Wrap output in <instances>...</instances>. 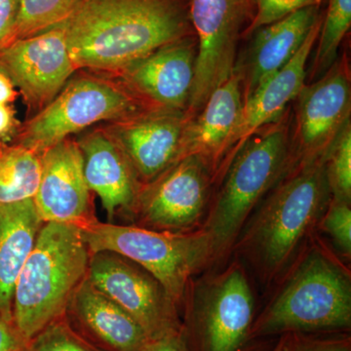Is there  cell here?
<instances>
[{"label": "cell", "mask_w": 351, "mask_h": 351, "mask_svg": "<svg viewBox=\"0 0 351 351\" xmlns=\"http://www.w3.org/2000/svg\"><path fill=\"white\" fill-rule=\"evenodd\" d=\"M318 6H307L257 29L234 71L241 80L244 103L290 62L319 18Z\"/></svg>", "instance_id": "cell-18"}, {"label": "cell", "mask_w": 351, "mask_h": 351, "mask_svg": "<svg viewBox=\"0 0 351 351\" xmlns=\"http://www.w3.org/2000/svg\"><path fill=\"white\" fill-rule=\"evenodd\" d=\"M0 69L29 106L41 110L62 91L76 66L59 25L4 46L0 49Z\"/></svg>", "instance_id": "cell-13"}, {"label": "cell", "mask_w": 351, "mask_h": 351, "mask_svg": "<svg viewBox=\"0 0 351 351\" xmlns=\"http://www.w3.org/2000/svg\"><path fill=\"white\" fill-rule=\"evenodd\" d=\"M90 253L80 226L44 223L15 286L13 324L29 343L66 315L85 280Z\"/></svg>", "instance_id": "cell-2"}, {"label": "cell", "mask_w": 351, "mask_h": 351, "mask_svg": "<svg viewBox=\"0 0 351 351\" xmlns=\"http://www.w3.org/2000/svg\"><path fill=\"white\" fill-rule=\"evenodd\" d=\"M317 2L318 0H251L252 18L245 34H253L299 9L317 5Z\"/></svg>", "instance_id": "cell-29"}, {"label": "cell", "mask_w": 351, "mask_h": 351, "mask_svg": "<svg viewBox=\"0 0 351 351\" xmlns=\"http://www.w3.org/2000/svg\"><path fill=\"white\" fill-rule=\"evenodd\" d=\"M10 78L0 69V105H11L17 97V91Z\"/></svg>", "instance_id": "cell-35"}, {"label": "cell", "mask_w": 351, "mask_h": 351, "mask_svg": "<svg viewBox=\"0 0 351 351\" xmlns=\"http://www.w3.org/2000/svg\"><path fill=\"white\" fill-rule=\"evenodd\" d=\"M40 175V156L22 145L0 143V204L34 199Z\"/></svg>", "instance_id": "cell-23"}, {"label": "cell", "mask_w": 351, "mask_h": 351, "mask_svg": "<svg viewBox=\"0 0 351 351\" xmlns=\"http://www.w3.org/2000/svg\"><path fill=\"white\" fill-rule=\"evenodd\" d=\"M191 119L186 112L145 110L114 122L108 132L144 184L177 161L182 133Z\"/></svg>", "instance_id": "cell-16"}, {"label": "cell", "mask_w": 351, "mask_h": 351, "mask_svg": "<svg viewBox=\"0 0 351 351\" xmlns=\"http://www.w3.org/2000/svg\"><path fill=\"white\" fill-rule=\"evenodd\" d=\"M25 351H105L73 329L64 315L53 321L27 343Z\"/></svg>", "instance_id": "cell-27"}, {"label": "cell", "mask_w": 351, "mask_h": 351, "mask_svg": "<svg viewBox=\"0 0 351 351\" xmlns=\"http://www.w3.org/2000/svg\"><path fill=\"white\" fill-rule=\"evenodd\" d=\"M263 203L244 244L265 269L276 270L293 255L332 199L323 158L290 171Z\"/></svg>", "instance_id": "cell-4"}, {"label": "cell", "mask_w": 351, "mask_h": 351, "mask_svg": "<svg viewBox=\"0 0 351 351\" xmlns=\"http://www.w3.org/2000/svg\"><path fill=\"white\" fill-rule=\"evenodd\" d=\"M20 0H0V49L12 40Z\"/></svg>", "instance_id": "cell-31"}, {"label": "cell", "mask_w": 351, "mask_h": 351, "mask_svg": "<svg viewBox=\"0 0 351 351\" xmlns=\"http://www.w3.org/2000/svg\"><path fill=\"white\" fill-rule=\"evenodd\" d=\"M288 119L284 114L258 129L226 157L223 181L203 230L214 255L232 245L258 201L294 169Z\"/></svg>", "instance_id": "cell-3"}, {"label": "cell", "mask_w": 351, "mask_h": 351, "mask_svg": "<svg viewBox=\"0 0 351 351\" xmlns=\"http://www.w3.org/2000/svg\"><path fill=\"white\" fill-rule=\"evenodd\" d=\"M19 121L11 105H0V143H7L17 130Z\"/></svg>", "instance_id": "cell-34"}, {"label": "cell", "mask_w": 351, "mask_h": 351, "mask_svg": "<svg viewBox=\"0 0 351 351\" xmlns=\"http://www.w3.org/2000/svg\"><path fill=\"white\" fill-rule=\"evenodd\" d=\"M322 18H318L301 48L276 75L263 83L244 103L243 114L228 157L262 127L278 121L306 85V64L319 34Z\"/></svg>", "instance_id": "cell-20"}, {"label": "cell", "mask_w": 351, "mask_h": 351, "mask_svg": "<svg viewBox=\"0 0 351 351\" xmlns=\"http://www.w3.org/2000/svg\"><path fill=\"white\" fill-rule=\"evenodd\" d=\"M350 279L329 258L313 253L254 322L252 338L350 329Z\"/></svg>", "instance_id": "cell-5"}, {"label": "cell", "mask_w": 351, "mask_h": 351, "mask_svg": "<svg viewBox=\"0 0 351 351\" xmlns=\"http://www.w3.org/2000/svg\"><path fill=\"white\" fill-rule=\"evenodd\" d=\"M211 170L196 156L184 157L142 184L134 214L158 232H179L197 223L210 195Z\"/></svg>", "instance_id": "cell-11"}, {"label": "cell", "mask_w": 351, "mask_h": 351, "mask_svg": "<svg viewBox=\"0 0 351 351\" xmlns=\"http://www.w3.org/2000/svg\"><path fill=\"white\" fill-rule=\"evenodd\" d=\"M27 345L15 325L0 316V351H25Z\"/></svg>", "instance_id": "cell-33"}, {"label": "cell", "mask_w": 351, "mask_h": 351, "mask_svg": "<svg viewBox=\"0 0 351 351\" xmlns=\"http://www.w3.org/2000/svg\"><path fill=\"white\" fill-rule=\"evenodd\" d=\"M77 0H20L12 36L29 38L66 22Z\"/></svg>", "instance_id": "cell-25"}, {"label": "cell", "mask_w": 351, "mask_h": 351, "mask_svg": "<svg viewBox=\"0 0 351 351\" xmlns=\"http://www.w3.org/2000/svg\"><path fill=\"white\" fill-rule=\"evenodd\" d=\"M43 223L34 199L0 204V316L9 322L18 277Z\"/></svg>", "instance_id": "cell-22"}, {"label": "cell", "mask_w": 351, "mask_h": 351, "mask_svg": "<svg viewBox=\"0 0 351 351\" xmlns=\"http://www.w3.org/2000/svg\"><path fill=\"white\" fill-rule=\"evenodd\" d=\"M40 159V181L34 202L41 221L80 228L96 221L77 143L66 138L46 149Z\"/></svg>", "instance_id": "cell-15"}, {"label": "cell", "mask_w": 351, "mask_h": 351, "mask_svg": "<svg viewBox=\"0 0 351 351\" xmlns=\"http://www.w3.org/2000/svg\"><path fill=\"white\" fill-rule=\"evenodd\" d=\"M80 230L90 253L113 252L137 263L163 286L176 306L182 302L191 276L215 256L211 239L203 230L182 234L98 219Z\"/></svg>", "instance_id": "cell-6"}, {"label": "cell", "mask_w": 351, "mask_h": 351, "mask_svg": "<svg viewBox=\"0 0 351 351\" xmlns=\"http://www.w3.org/2000/svg\"><path fill=\"white\" fill-rule=\"evenodd\" d=\"M325 173L332 199L350 203L351 199V123L337 136L323 157Z\"/></svg>", "instance_id": "cell-26"}, {"label": "cell", "mask_w": 351, "mask_h": 351, "mask_svg": "<svg viewBox=\"0 0 351 351\" xmlns=\"http://www.w3.org/2000/svg\"><path fill=\"white\" fill-rule=\"evenodd\" d=\"M295 101L294 124H290L295 167L323 158L350 122V69L346 55L337 60L317 82L304 85Z\"/></svg>", "instance_id": "cell-10"}, {"label": "cell", "mask_w": 351, "mask_h": 351, "mask_svg": "<svg viewBox=\"0 0 351 351\" xmlns=\"http://www.w3.org/2000/svg\"><path fill=\"white\" fill-rule=\"evenodd\" d=\"M351 25V0H329L317 38L313 77L322 76L339 59V49Z\"/></svg>", "instance_id": "cell-24"}, {"label": "cell", "mask_w": 351, "mask_h": 351, "mask_svg": "<svg viewBox=\"0 0 351 351\" xmlns=\"http://www.w3.org/2000/svg\"><path fill=\"white\" fill-rule=\"evenodd\" d=\"M76 143L82 152L88 188L100 197L108 223L117 212L134 214L142 184L110 132L94 131Z\"/></svg>", "instance_id": "cell-19"}, {"label": "cell", "mask_w": 351, "mask_h": 351, "mask_svg": "<svg viewBox=\"0 0 351 351\" xmlns=\"http://www.w3.org/2000/svg\"><path fill=\"white\" fill-rule=\"evenodd\" d=\"M87 279L130 314L149 339L182 329L177 306L151 274L110 251L91 254Z\"/></svg>", "instance_id": "cell-9"}, {"label": "cell", "mask_w": 351, "mask_h": 351, "mask_svg": "<svg viewBox=\"0 0 351 351\" xmlns=\"http://www.w3.org/2000/svg\"><path fill=\"white\" fill-rule=\"evenodd\" d=\"M141 351H191L184 329L151 339Z\"/></svg>", "instance_id": "cell-32"}, {"label": "cell", "mask_w": 351, "mask_h": 351, "mask_svg": "<svg viewBox=\"0 0 351 351\" xmlns=\"http://www.w3.org/2000/svg\"><path fill=\"white\" fill-rule=\"evenodd\" d=\"M142 108L145 110L130 91L117 85L90 76L76 78L25 124L18 144L40 156L76 132L98 122L125 119Z\"/></svg>", "instance_id": "cell-7"}, {"label": "cell", "mask_w": 351, "mask_h": 351, "mask_svg": "<svg viewBox=\"0 0 351 351\" xmlns=\"http://www.w3.org/2000/svg\"><path fill=\"white\" fill-rule=\"evenodd\" d=\"M243 107L241 80L233 71L230 77L210 95L202 110L189 120L177 161L196 156L213 173L221 159L232 149Z\"/></svg>", "instance_id": "cell-17"}, {"label": "cell", "mask_w": 351, "mask_h": 351, "mask_svg": "<svg viewBox=\"0 0 351 351\" xmlns=\"http://www.w3.org/2000/svg\"><path fill=\"white\" fill-rule=\"evenodd\" d=\"M189 16L197 36L195 83L186 110L193 117L234 71L240 36L252 17L251 0H191Z\"/></svg>", "instance_id": "cell-8"}, {"label": "cell", "mask_w": 351, "mask_h": 351, "mask_svg": "<svg viewBox=\"0 0 351 351\" xmlns=\"http://www.w3.org/2000/svg\"><path fill=\"white\" fill-rule=\"evenodd\" d=\"M193 36L159 48L124 69L129 91L149 110L186 112L195 77Z\"/></svg>", "instance_id": "cell-14"}, {"label": "cell", "mask_w": 351, "mask_h": 351, "mask_svg": "<svg viewBox=\"0 0 351 351\" xmlns=\"http://www.w3.org/2000/svg\"><path fill=\"white\" fill-rule=\"evenodd\" d=\"M182 0H77L61 25L76 69L124 71L189 36Z\"/></svg>", "instance_id": "cell-1"}, {"label": "cell", "mask_w": 351, "mask_h": 351, "mask_svg": "<svg viewBox=\"0 0 351 351\" xmlns=\"http://www.w3.org/2000/svg\"><path fill=\"white\" fill-rule=\"evenodd\" d=\"M289 351H351L350 339H308L299 334H290Z\"/></svg>", "instance_id": "cell-30"}, {"label": "cell", "mask_w": 351, "mask_h": 351, "mask_svg": "<svg viewBox=\"0 0 351 351\" xmlns=\"http://www.w3.org/2000/svg\"><path fill=\"white\" fill-rule=\"evenodd\" d=\"M289 348H290V334H285L279 339L278 343L271 351H289Z\"/></svg>", "instance_id": "cell-36"}, {"label": "cell", "mask_w": 351, "mask_h": 351, "mask_svg": "<svg viewBox=\"0 0 351 351\" xmlns=\"http://www.w3.org/2000/svg\"><path fill=\"white\" fill-rule=\"evenodd\" d=\"M323 230L346 257L351 254L350 203L331 199L323 214Z\"/></svg>", "instance_id": "cell-28"}, {"label": "cell", "mask_w": 351, "mask_h": 351, "mask_svg": "<svg viewBox=\"0 0 351 351\" xmlns=\"http://www.w3.org/2000/svg\"><path fill=\"white\" fill-rule=\"evenodd\" d=\"M91 339L105 351H141L151 339L142 326L119 304L88 280L80 284L66 313Z\"/></svg>", "instance_id": "cell-21"}, {"label": "cell", "mask_w": 351, "mask_h": 351, "mask_svg": "<svg viewBox=\"0 0 351 351\" xmlns=\"http://www.w3.org/2000/svg\"><path fill=\"white\" fill-rule=\"evenodd\" d=\"M253 294L242 270L232 267L212 286L184 329L193 351H242L252 338Z\"/></svg>", "instance_id": "cell-12"}]
</instances>
